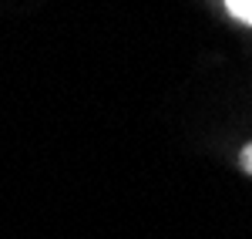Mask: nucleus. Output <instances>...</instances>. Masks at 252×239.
<instances>
[{
	"label": "nucleus",
	"mask_w": 252,
	"mask_h": 239,
	"mask_svg": "<svg viewBox=\"0 0 252 239\" xmlns=\"http://www.w3.org/2000/svg\"><path fill=\"white\" fill-rule=\"evenodd\" d=\"M225 7H229V14L235 20H242V24L252 27V0H225Z\"/></svg>",
	"instance_id": "nucleus-1"
},
{
	"label": "nucleus",
	"mask_w": 252,
	"mask_h": 239,
	"mask_svg": "<svg viewBox=\"0 0 252 239\" xmlns=\"http://www.w3.org/2000/svg\"><path fill=\"white\" fill-rule=\"evenodd\" d=\"M239 165H242V172L252 179V141L242 145V152H239Z\"/></svg>",
	"instance_id": "nucleus-2"
}]
</instances>
